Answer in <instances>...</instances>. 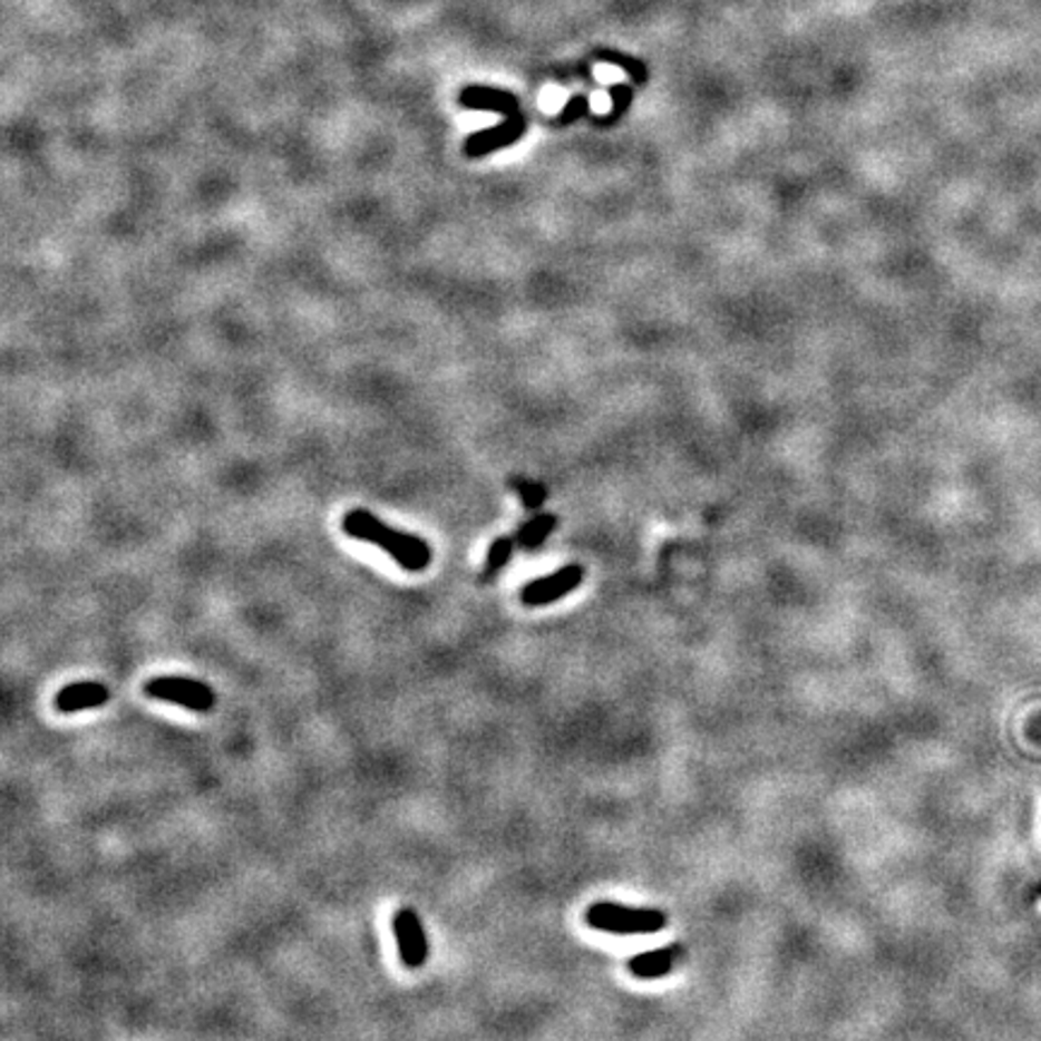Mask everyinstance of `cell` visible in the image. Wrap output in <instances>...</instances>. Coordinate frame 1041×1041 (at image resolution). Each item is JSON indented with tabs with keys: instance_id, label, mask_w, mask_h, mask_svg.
<instances>
[{
	"instance_id": "6da1fadb",
	"label": "cell",
	"mask_w": 1041,
	"mask_h": 1041,
	"mask_svg": "<svg viewBox=\"0 0 1041 1041\" xmlns=\"http://www.w3.org/2000/svg\"><path fill=\"white\" fill-rule=\"evenodd\" d=\"M343 531L357 541H364L386 549L400 567L408 572H425L432 562V549L429 545L418 538V535L410 533H400L391 526H386L381 518H377L371 512L364 509H354L343 516Z\"/></svg>"
},
{
	"instance_id": "7a4b0ae2",
	"label": "cell",
	"mask_w": 1041,
	"mask_h": 1041,
	"mask_svg": "<svg viewBox=\"0 0 1041 1041\" xmlns=\"http://www.w3.org/2000/svg\"><path fill=\"white\" fill-rule=\"evenodd\" d=\"M586 924L613 935H649L665 928L668 916L659 909H636V906L596 902L586 909Z\"/></svg>"
},
{
	"instance_id": "3957f363",
	"label": "cell",
	"mask_w": 1041,
	"mask_h": 1041,
	"mask_svg": "<svg viewBox=\"0 0 1041 1041\" xmlns=\"http://www.w3.org/2000/svg\"><path fill=\"white\" fill-rule=\"evenodd\" d=\"M145 694L159 702H169L176 707L191 709L196 713L213 711L217 704V694L211 685L193 678H178V675H159L145 682Z\"/></svg>"
},
{
	"instance_id": "277c9868",
	"label": "cell",
	"mask_w": 1041,
	"mask_h": 1041,
	"mask_svg": "<svg viewBox=\"0 0 1041 1041\" xmlns=\"http://www.w3.org/2000/svg\"><path fill=\"white\" fill-rule=\"evenodd\" d=\"M393 935L398 943V955L408 970H420L429 960V938L425 933L418 912L410 906H400L393 916Z\"/></svg>"
},
{
	"instance_id": "5b68a950",
	"label": "cell",
	"mask_w": 1041,
	"mask_h": 1041,
	"mask_svg": "<svg viewBox=\"0 0 1041 1041\" xmlns=\"http://www.w3.org/2000/svg\"><path fill=\"white\" fill-rule=\"evenodd\" d=\"M582 582H584V570L576 567V564H570V567H562L553 574L535 578V582L526 584L524 591H520V601L531 607L549 605L567 596V593H572L576 586H582Z\"/></svg>"
},
{
	"instance_id": "8992f818",
	"label": "cell",
	"mask_w": 1041,
	"mask_h": 1041,
	"mask_svg": "<svg viewBox=\"0 0 1041 1041\" xmlns=\"http://www.w3.org/2000/svg\"><path fill=\"white\" fill-rule=\"evenodd\" d=\"M524 133H526V118L518 111V114L507 116V121L499 126L473 133V136L464 143V153L468 157H485L489 153L499 150V147L514 145L516 140L524 138Z\"/></svg>"
},
{
	"instance_id": "52a82bcc",
	"label": "cell",
	"mask_w": 1041,
	"mask_h": 1041,
	"mask_svg": "<svg viewBox=\"0 0 1041 1041\" xmlns=\"http://www.w3.org/2000/svg\"><path fill=\"white\" fill-rule=\"evenodd\" d=\"M111 699L109 688L104 682H72L64 690H58L53 707L61 713H78L85 709H99Z\"/></svg>"
},
{
	"instance_id": "ba28073f",
	"label": "cell",
	"mask_w": 1041,
	"mask_h": 1041,
	"mask_svg": "<svg viewBox=\"0 0 1041 1041\" xmlns=\"http://www.w3.org/2000/svg\"><path fill=\"white\" fill-rule=\"evenodd\" d=\"M685 955V950H682V945H668V947H661V950H649V953H642V955H634L630 962H627V970L632 976L636 979H661L665 974H671L675 970V964L678 960Z\"/></svg>"
},
{
	"instance_id": "9c48e42d",
	"label": "cell",
	"mask_w": 1041,
	"mask_h": 1041,
	"mask_svg": "<svg viewBox=\"0 0 1041 1041\" xmlns=\"http://www.w3.org/2000/svg\"><path fill=\"white\" fill-rule=\"evenodd\" d=\"M458 101L468 109L499 111L504 116H512V114L520 111L514 95L502 93V89H493V87H466L464 93H460Z\"/></svg>"
},
{
	"instance_id": "30bf717a",
	"label": "cell",
	"mask_w": 1041,
	"mask_h": 1041,
	"mask_svg": "<svg viewBox=\"0 0 1041 1041\" xmlns=\"http://www.w3.org/2000/svg\"><path fill=\"white\" fill-rule=\"evenodd\" d=\"M555 526H557V518L553 514H541V516L531 518L528 524L518 531V545L524 549L541 547L547 535L555 531Z\"/></svg>"
},
{
	"instance_id": "8fae6325",
	"label": "cell",
	"mask_w": 1041,
	"mask_h": 1041,
	"mask_svg": "<svg viewBox=\"0 0 1041 1041\" xmlns=\"http://www.w3.org/2000/svg\"><path fill=\"white\" fill-rule=\"evenodd\" d=\"M512 553H514V543L512 538H507V535H502V538H497L493 543V547H489V553H487V562H485V570H483V582H489V578H493L495 574H499L504 567H507L509 560H512Z\"/></svg>"
},
{
	"instance_id": "7c38bea8",
	"label": "cell",
	"mask_w": 1041,
	"mask_h": 1041,
	"mask_svg": "<svg viewBox=\"0 0 1041 1041\" xmlns=\"http://www.w3.org/2000/svg\"><path fill=\"white\" fill-rule=\"evenodd\" d=\"M512 487L518 493V497L524 499V504L528 509H538L541 504L545 502L547 493H545V487L538 485V483H531V480H514Z\"/></svg>"
},
{
	"instance_id": "4fadbf2b",
	"label": "cell",
	"mask_w": 1041,
	"mask_h": 1041,
	"mask_svg": "<svg viewBox=\"0 0 1041 1041\" xmlns=\"http://www.w3.org/2000/svg\"><path fill=\"white\" fill-rule=\"evenodd\" d=\"M586 109H588V99H586V97H582V95H578V97H572V99H570V104H567V107H564L562 116L557 118V124H562V126H564V124L574 121V118H576L578 114H584Z\"/></svg>"
},
{
	"instance_id": "5bb4252c",
	"label": "cell",
	"mask_w": 1041,
	"mask_h": 1041,
	"mask_svg": "<svg viewBox=\"0 0 1041 1041\" xmlns=\"http://www.w3.org/2000/svg\"><path fill=\"white\" fill-rule=\"evenodd\" d=\"M601 61H607V64H615V66H622L627 72H632V76H636L639 80H644V68L639 66L636 61H630L627 56H617V53H601Z\"/></svg>"
}]
</instances>
